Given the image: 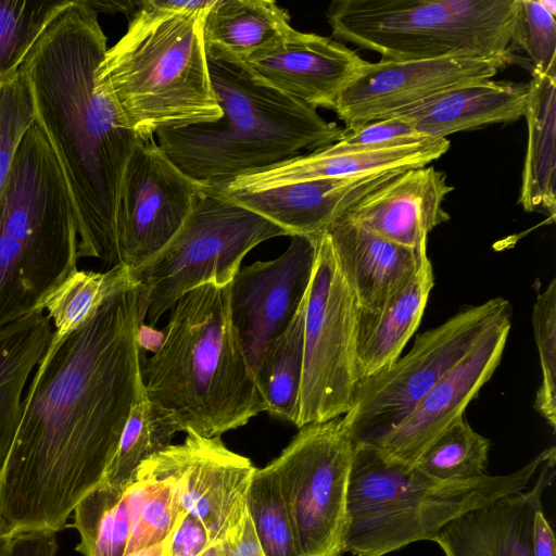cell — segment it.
<instances>
[{
    "label": "cell",
    "mask_w": 556,
    "mask_h": 556,
    "mask_svg": "<svg viewBox=\"0 0 556 556\" xmlns=\"http://www.w3.org/2000/svg\"><path fill=\"white\" fill-rule=\"evenodd\" d=\"M549 4V1L517 0L510 50L527 55L532 74L556 76V3Z\"/></svg>",
    "instance_id": "8d00e7d4"
},
{
    "label": "cell",
    "mask_w": 556,
    "mask_h": 556,
    "mask_svg": "<svg viewBox=\"0 0 556 556\" xmlns=\"http://www.w3.org/2000/svg\"><path fill=\"white\" fill-rule=\"evenodd\" d=\"M137 282L79 328L52 339L23 399L0 473V532L66 526L103 479L134 404L144 393Z\"/></svg>",
    "instance_id": "6da1fadb"
},
{
    "label": "cell",
    "mask_w": 556,
    "mask_h": 556,
    "mask_svg": "<svg viewBox=\"0 0 556 556\" xmlns=\"http://www.w3.org/2000/svg\"><path fill=\"white\" fill-rule=\"evenodd\" d=\"M554 452V446L546 448L507 475L439 480L415 466L389 462L369 445L355 444L344 552L384 556L414 542L432 541L451 520L527 489Z\"/></svg>",
    "instance_id": "8992f818"
},
{
    "label": "cell",
    "mask_w": 556,
    "mask_h": 556,
    "mask_svg": "<svg viewBox=\"0 0 556 556\" xmlns=\"http://www.w3.org/2000/svg\"><path fill=\"white\" fill-rule=\"evenodd\" d=\"M535 344L540 355L542 381L536 391L534 408L556 427V279L538 294L532 311Z\"/></svg>",
    "instance_id": "74e56055"
},
{
    "label": "cell",
    "mask_w": 556,
    "mask_h": 556,
    "mask_svg": "<svg viewBox=\"0 0 556 556\" xmlns=\"http://www.w3.org/2000/svg\"><path fill=\"white\" fill-rule=\"evenodd\" d=\"M489 450V439L462 416L429 445L415 467L439 480L475 479L485 475Z\"/></svg>",
    "instance_id": "e575fe53"
},
{
    "label": "cell",
    "mask_w": 556,
    "mask_h": 556,
    "mask_svg": "<svg viewBox=\"0 0 556 556\" xmlns=\"http://www.w3.org/2000/svg\"><path fill=\"white\" fill-rule=\"evenodd\" d=\"M556 452L531 488L504 495L446 523L433 538L445 556H535L534 517L554 479Z\"/></svg>",
    "instance_id": "44dd1931"
},
{
    "label": "cell",
    "mask_w": 556,
    "mask_h": 556,
    "mask_svg": "<svg viewBox=\"0 0 556 556\" xmlns=\"http://www.w3.org/2000/svg\"><path fill=\"white\" fill-rule=\"evenodd\" d=\"M305 305L306 296L287 329L266 345L253 374L265 412L294 425L303 371Z\"/></svg>",
    "instance_id": "f1b7e54d"
},
{
    "label": "cell",
    "mask_w": 556,
    "mask_h": 556,
    "mask_svg": "<svg viewBox=\"0 0 556 556\" xmlns=\"http://www.w3.org/2000/svg\"><path fill=\"white\" fill-rule=\"evenodd\" d=\"M106 37L86 0L64 1L26 54L36 123L63 172L78 231V257L119 265L116 210L123 173L138 135L96 90Z\"/></svg>",
    "instance_id": "7a4b0ae2"
},
{
    "label": "cell",
    "mask_w": 556,
    "mask_h": 556,
    "mask_svg": "<svg viewBox=\"0 0 556 556\" xmlns=\"http://www.w3.org/2000/svg\"><path fill=\"white\" fill-rule=\"evenodd\" d=\"M208 543L203 523L187 511L175 528L164 556H198Z\"/></svg>",
    "instance_id": "60d3db41"
},
{
    "label": "cell",
    "mask_w": 556,
    "mask_h": 556,
    "mask_svg": "<svg viewBox=\"0 0 556 556\" xmlns=\"http://www.w3.org/2000/svg\"><path fill=\"white\" fill-rule=\"evenodd\" d=\"M255 469L249 458L230 451L220 437L188 431L182 443L157 452L140 465L137 473L174 479L182 508L203 523L213 542L242 531Z\"/></svg>",
    "instance_id": "5bb4252c"
},
{
    "label": "cell",
    "mask_w": 556,
    "mask_h": 556,
    "mask_svg": "<svg viewBox=\"0 0 556 556\" xmlns=\"http://www.w3.org/2000/svg\"><path fill=\"white\" fill-rule=\"evenodd\" d=\"M169 539L170 538L166 539L165 541L159 544L137 551L128 556H164Z\"/></svg>",
    "instance_id": "7dc6e473"
},
{
    "label": "cell",
    "mask_w": 556,
    "mask_h": 556,
    "mask_svg": "<svg viewBox=\"0 0 556 556\" xmlns=\"http://www.w3.org/2000/svg\"><path fill=\"white\" fill-rule=\"evenodd\" d=\"M130 535L125 556L170 538L187 513L177 483L166 476L137 473L125 490Z\"/></svg>",
    "instance_id": "4dcf8cb0"
},
{
    "label": "cell",
    "mask_w": 556,
    "mask_h": 556,
    "mask_svg": "<svg viewBox=\"0 0 556 556\" xmlns=\"http://www.w3.org/2000/svg\"><path fill=\"white\" fill-rule=\"evenodd\" d=\"M2 85V84H1Z\"/></svg>",
    "instance_id": "681fc988"
},
{
    "label": "cell",
    "mask_w": 556,
    "mask_h": 556,
    "mask_svg": "<svg viewBox=\"0 0 556 556\" xmlns=\"http://www.w3.org/2000/svg\"><path fill=\"white\" fill-rule=\"evenodd\" d=\"M11 540H12V538L3 535L0 532V556L7 555L9 547H10Z\"/></svg>",
    "instance_id": "c3c4849f"
},
{
    "label": "cell",
    "mask_w": 556,
    "mask_h": 556,
    "mask_svg": "<svg viewBox=\"0 0 556 556\" xmlns=\"http://www.w3.org/2000/svg\"><path fill=\"white\" fill-rule=\"evenodd\" d=\"M136 282L131 270L123 265L106 271L76 269L40 303L50 317L53 336L62 338L79 328L116 291Z\"/></svg>",
    "instance_id": "f546056e"
},
{
    "label": "cell",
    "mask_w": 556,
    "mask_h": 556,
    "mask_svg": "<svg viewBox=\"0 0 556 556\" xmlns=\"http://www.w3.org/2000/svg\"><path fill=\"white\" fill-rule=\"evenodd\" d=\"M433 285L428 258L414 278L379 309H357L356 353L361 380L397 361L420 324Z\"/></svg>",
    "instance_id": "d4e9b609"
},
{
    "label": "cell",
    "mask_w": 556,
    "mask_h": 556,
    "mask_svg": "<svg viewBox=\"0 0 556 556\" xmlns=\"http://www.w3.org/2000/svg\"><path fill=\"white\" fill-rule=\"evenodd\" d=\"M289 233L207 187L174 238L135 269L139 285V326L153 328L190 290L233 279L243 257L260 243ZM290 237V236H289Z\"/></svg>",
    "instance_id": "9c48e42d"
},
{
    "label": "cell",
    "mask_w": 556,
    "mask_h": 556,
    "mask_svg": "<svg viewBox=\"0 0 556 556\" xmlns=\"http://www.w3.org/2000/svg\"><path fill=\"white\" fill-rule=\"evenodd\" d=\"M533 529L535 556H555V535L543 508L535 514Z\"/></svg>",
    "instance_id": "7bdbcfd3"
},
{
    "label": "cell",
    "mask_w": 556,
    "mask_h": 556,
    "mask_svg": "<svg viewBox=\"0 0 556 556\" xmlns=\"http://www.w3.org/2000/svg\"><path fill=\"white\" fill-rule=\"evenodd\" d=\"M87 3L98 13H116V12H129L134 10L139 2L134 1H87Z\"/></svg>",
    "instance_id": "bcb514c9"
},
{
    "label": "cell",
    "mask_w": 556,
    "mask_h": 556,
    "mask_svg": "<svg viewBox=\"0 0 556 556\" xmlns=\"http://www.w3.org/2000/svg\"><path fill=\"white\" fill-rule=\"evenodd\" d=\"M35 122L30 91L18 71L0 87V199L18 147Z\"/></svg>",
    "instance_id": "f35d334b"
},
{
    "label": "cell",
    "mask_w": 556,
    "mask_h": 556,
    "mask_svg": "<svg viewBox=\"0 0 556 556\" xmlns=\"http://www.w3.org/2000/svg\"><path fill=\"white\" fill-rule=\"evenodd\" d=\"M56 549L55 532L37 530L14 535L5 556H54Z\"/></svg>",
    "instance_id": "b9f144b4"
},
{
    "label": "cell",
    "mask_w": 556,
    "mask_h": 556,
    "mask_svg": "<svg viewBox=\"0 0 556 556\" xmlns=\"http://www.w3.org/2000/svg\"><path fill=\"white\" fill-rule=\"evenodd\" d=\"M78 231L63 172L35 122L0 199V329L39 309L76 270Z\"/></svg>",
    "instance_id": "52a82bcc"
},
{
    "label": "cell",
    "mask_w": 556,
    "mask_h": 556,
    "mask_svg": "<svg viewBox=\"0 0 556 556\" xmlns=\"http://www.w3.org/2000/svg\"><path fill=\"white\" fill-rule=\"evenodd\" d=\"M319 236H292L278 257L240 267L231 280V319L252 374L266 345L287 329L307 294Z\"/></svg>",
    "instance_id": "2e32d148"
},
{
    "label": "cell",
    "mask_w": 556,
    "mask_h": 556,
    "mask_svg": "<svg viewBox=\"0 0 556 556\" xmlns=\"http://www.w3.org/2000/svg\"><path fill=\"white\" fill-rule=\"evenodd\" d=\"M450 144L446 138L389 147H354L337 141L217 187L229 190L257 189L302 180L341 179L404 170L431 164L447 152Z\"/></svg>",
    "instance_id": "7402d4cb"
},
{
    "label": "cell",
    "mask_w": 556,
    "mask_h": 556,
    "mask_svg": "<svg viewBox=\"0 0 556 556\" xmlns=\"http://www.w3.org/2000/svg\"><path fill=\"white\" fill-rule=\"evenodd\" d=\"M243 61L264 81L316 110H333L342 89L367 62L337 40L293 27Z\"/></svg>",
    "instance_id": "ac0fdd59"
},
{
    "label": "cell",
    "mask_w": 556,
    "mask_h": 556,
    "mask_svg": "<svg viewBox=\"0 0 556 556\" xmlns=\"http://www.w3.org/2000/svg\"><path fill=\"white\" fill-rule=\"evenodd\" d=\"M240 533L210 542L198 556H232Z\"/></svg>",
    "instance_id": "f6af8a7d"
},
{
    "label": "cell",
    "mask_w": 556,
    "mask_h": 556,
    "mask_svg": "<svg viewBox=\"0 0 556 556\" xmlns=\"http://www.w3.org/2000/svg\"><path fill=\"white\" fill-rule=\"evenodd\" d=\"M230 283L212 281L182 295L160 346L141 357L146 396L176 433L219 437L265 412L232 324Z\"/></svg>",
    "instance_id": "3957f363"
},
{
    "label": "cell",
    "mask_w": 556,
    "mask_h": 556,
    "mask_svg": "<svg viewBox=\"0 0 556 556\" xmlns=\"http://www.w3.org/2000/svg\"><path fill=\"white\" fill-rule=\"evenodd\" d=\"M290 20L275 1L216 0L204 17V41L245 60L290 29Z\"/></svg>",
    "instance_id": "83f0119b"
},
{
    "label": "cell",
    "mask_w": 556,
    "mask_h": 556,
    "mask_svg": "<svg viewBox=\"0 0 556 556\" xmlns=\"http://www.w3.org/2000/svg\"><path fill=\"white\" fill-rule=\"evenodd\" d=\"M65 0H0V85L17 74L26 54Z\"/></svg>",
    "instance_id": "d590c367"
},
{
    "label": "cell",
    "mask_w": 556,
    "mask_h": 556,
    "mask_svg": "<svg viewBox=\"0 0 556 556\" xmlns=\"http://www.w3.org/2000/svg\"><path fill=\"white\" fill-rule=\"evenodd\" d=\"M529 83L492 78L464 84L399 114L421 136L431 139L523 117ZM393 117V118H396Z\"/></svg>",
    "instance_id": "cb8c5ba5"
},
{
    "label": "cell",
    "mask_w": 556,
    "mask_h": 556,
    "mask_svg": "<svg viewBox=\"0 0 556 556\" xmlns=\"http://www.w3.org/2000/svg\"><path fill=\"white\" fill-rule=\"evenodd\" d=\"M206 188L184 174L154 136L138 135L117 201L119 265L132 273L157 254L182 227Z\"/></svg>",
    "instance_id": "4fadbf2b"
},
{
    "label": "cell",
    "mask_w": 556,
    "mask_h": 556,
    "mask_svg": "<svg viewBox=\"0 0 556 556\" xmlns=\"http://www.w3.org/2000/svg\"><path fill=\"white\" fill-rule=\"evenodd\" d=\"M400 172L302 180L257 189L214 188L235 203L276 224L290 237L317 236Z\"/></svg>",
    "instance_id": "ffe728a7"
},
{
    "label": "cell",
    "mask_w": 556,
    "mask_h": 556,
    "mask_svg": "<svg viewBox=\"0 0 556 556\" xmlns=\"http://www.w3.org/2000/svg\"><path fill=\"white\" fill-rule=\"evenodd\" d=\"M232 556H265L255 535L249 513L237 540Z\"/></svg>",
    "instance_id": "ee69618b"
},
{
    "label": "cell",
    "mask_w": 556,
    "mask_h": 556,
    "mask_svg": "<svg viewBox=\"0 0 556 556\" xmlns=\"http://www.w3.org/2000/svg\"><path fill=\"white\" fill-rule=\"evenodd\" d=\"M431 139L421 136L402 118H387L365 124L355 129H345L340 142L354 147H389L409 144Z\"/></svg>",
    "instance_id": "ab89813d"
},
{
    "label": "cell",
    "mask_w": 556,
    "mask_h": 556,
    "mask_svg": "<svg viewBox=\"0 0 556 556\" xmlns=\"http://www.w3.org/2000/svg\"><path fill=\"white\" fill-rule=\"evenodd\" d=\"M248 513L265 556H300L277 473L256 468L247 494Z\"/></svg>",
    "instance_id": "836d02e7"
},
{
    "label": "cell",
    "mask_w": 556,
    "mask_h": 556,
    "mask_svg": "<svg viewBox=\"0 0 556 556\" xmlns=\"http://www.w3.org/2000/svg\"><path fill=\"white\" fill-rule=\"evenodd\" d=\"M453 189L445 173L430 164L404 169L343 217L393 243L427 252L429 233L451 218L443 202Z\"/></svg>",
    "instance_id": "d6986e66"
},
{
    "label": "cell",
    "mask_w": 556,
    "mask_h": 556,
    "mask_svg": "<svg viewBox=\"0 0 556 556\" xmlns=\"http://www.w3.org/2000/svg\"><path fill=\"white\" fill-rule=\"evenodd\" d=\"M501 59L441 58L366 62L338 96L333 110L345 129L396 117L451 88L493 78Z\"/></svg>",
    "instance_id": "9a60e30c"
},
{
    "label": "cell",
    "mask_w": 556,
    "mask_h": 556,
    "mask_svg": "<svg viewBox=\"0 0 556 556\" xmlns=\"http://www.w3.org/2000/svg\"><path fill=\"white\" fill-rule=\"evenodd\" d=\"M52 336L51 319L42 309L0 329V473L20 425L27 381Z\"/></svg>",
    "instance_id": "484cf974"
},
{
    "label": "cell",
    "mask_w": 556,
    "mask_h": 556,
    "mask_svg": "<svg viewBox=\"0 0 556 556\" xmlns=\"http://www.w3.org/2000/svg\"><path fill=\"white\" fill-rule=\"evenodd\" d=\"M175 430L143 393L134 404L102 482L125 491L140 465L172 444Z\"/></svg>",
    "instance_id": "d6a6232c"
},
{
    "label": "cell",
    "mask_w": 556,
    "mask_h": 556,
    "mask_svg": "<svg viewBox=\"0 0 556 556\" xmlns=\"http://www.w3.org/2000/svg\"><path fill=\"white\" fill-rule=\"evenodd\" d=\"M517 0H336L334 38L383 60L478 58L514 61Z\"/></svg>",
    "instance_id": "ba28073f"
},
{
    "label": "cell",
    "mask_w": 556,
    "mask_h": 556,
    "mask_svg": "<svg viewBox=\"0 0 556 556\" xmlns=\"http://www.w3.org/2000/svg\"><path fill=\"white\" fill-rule=\"evenodd\" d=\"M324 232L357 307L366 312L379 309L429 258L427 252L393 243L343 216Z\"/></svg>",
    "instance_id": "603a6c76"
},
{
    "label": "cell",
    "mask_w": 556,
    "mask_h": 556,
    "mask_svg": "<svg viewBox=\"0 0 556 556\" xmlns=\"http://www.w3.org/2000/svg\"><path fill=\"white\" fill-rule=\"evenodd\" d=\"M357 309L323 232L306 295L298 428L340 418L352 407L361 381Z\"/></svg>",
    "instance_id": "8fae6325"
},
{
    "label": "cell",
    "mask_w": 556,
    "mask_h": 556,
    "mask_svg": "<svg viewBox=\"0 0 556 556\" xmlns=\"http://www.w3.org/2000/svg\"><path fill=\"white\" fill-rule=\"evenodd\" d=\"M513 315L503 298L467 307L415 339L389 368L362 379L340 417L355 444H370L403 420L430 389L501 319Z\"/></svg>",
    "instance_id": "30bf717a"
},
{
    "label": "cell",
    "mask_w": 556,
    "mask_h": 556,
    "mask_svg": "<svg viewBox=\"0 0 556 556\" xmlns=\"http://www.w3.org/2000/svg\"><path fill=\"white\" fill-rule=\"evenodd\" d=\"M523 117L528 141L519 203L526 212L556 213V76L532 74Z\"/></svg>",
    "instance_id": "4316f807"
},
{
    "label": "cell",
    "mask_w": 556,
    "mask_h": 556,
    "mask_svg": "<svg viewBox=\"0 0 556 556\" xmlns=\"http://www.w3.org/2000/svg\"><path fill=\"white\" fill-rule=\"evenodd\" d=\"M74 525L84 556H125L130 520L125 491L100 482L75 506Z\"/></svg>",
    "instance_id": "1f68e13d"
},
{
    "label": "cell",
    "mask_w": 556,
    "mask_h": 556,
    "mask_svg": "<svg viewBox=\"0 0 556 556\" xmlns=\"http://www.w3.org/2000/svg\"><path fill=\"white\" fill-rule=\"evenodd\" d=\"M511 315L496 323L394 428L369 445L384 459L415 466L429 445L457 418L497 368Z\"/></svg>",
    "instance_id": "e0dca14e"
},
{
    "label": "cell",
    "mask_w": 556,
    "mask_h": 556,
    "mask_svg": "<svg viewBox=\"0 0 556 556\" xmlns=\"http://www.w3.org/2000/svg\"><path fill=\"white\" fill-rule=\"evenodd\" d=\"M205 47L220 117L154 135L184 174L217 187L340 140L343 127L264 81L242 59Z\"/></svg>",
    "instance_id": "277c9868"
},
{
    "label": "cell",
    "mask_w": 556,
    "mask_h": 556,
    "mask_svg": "<svg viewBox=\"0 0 556 556\" xmlns=\"http://www.w3.org/2000/svg\"><path fill=\"white\" fill-rule=\"evenodd\" d=\"M299 429L269 465L278 476L300 556H343L354 443L340 418Z\"/></svg>",
    "instance_id": "7c38bea8"
},
{
    "label": "cell",
    "mask_w": 556,
    "mask_h": 556,
    "mask_svg": "<svg viewBox=\"0 0 556 556\" xmlns=\"http://www.w3.org/2000/svg\"><path fill=\"white\" fill-rule=\"evenodd\" d=\"M138 5L99 64L96 90L140 136L218 119L203 34L210 9L167 12L149 0Z\"/></svg>",
    "instance_id": "5b68a950"
}]
</instances>
